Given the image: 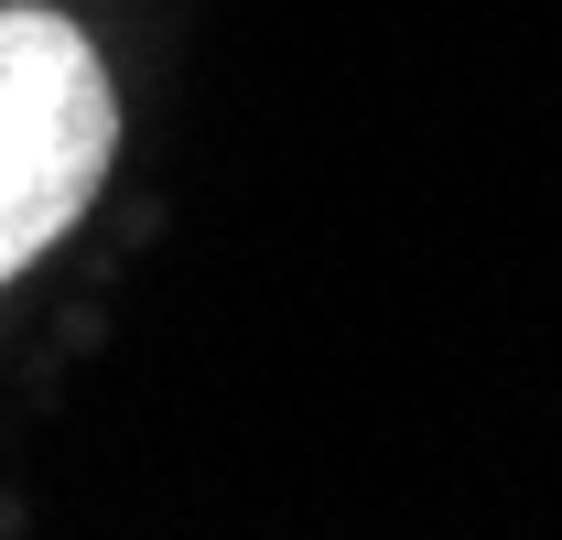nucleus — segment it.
Masks as SVG:
<instances>
[{"mask_svg": "<svg viewBox=\"0 0 562 540\" xmlns=\"http://www.w3.org/2000/svg\"><path fill=\"white\" fill-rule=\"evenodd\" d=\"M120 98L98 44L44 0H0V281L44 260L109 184Z\"/></svg>", "mask_w": 562, "mask_h": 540, "instance_id": "f257e3e1", "label": "nucleus"}]
</instances>
